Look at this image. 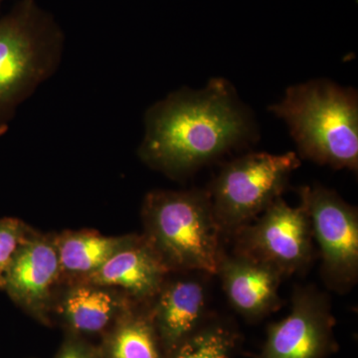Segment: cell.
Here are the masks:
<instances>
[{"mask_svg": "<svg viewBox=\"0 0 358 358\" xmlns=\"http://www.w3.org/2000/svg\"><path fill=\"white\" fill-rule=\"evenodd\" d=\"M237 345L235 331L220 322L200 327L169 358H232Z\"/></svg>", "mask_w": 358, "mask_h": 358, "instance_id": "16", "label": "cell"}, {"mask_svg": "<svg viewBox=\"0 0 358 358\" xmlns=\"http://www.w3.org/2000/svg\"><path fill=\"white\" fill-rule=\"evenodd\" d=\"M54 358H102L98 348L82 336L68 334Z\"/></svg>", "mask_w": 358, "mask_h": 358, "instance_id": "18", "label": "cell"}, {"mask_svg": "<svg viewBox=\"0 0 358 358\" xmlns=\"http://www.w3.org/2000/svg\"><path fill=\"white\" fill-rule=\"evenodd\" d=\"M102 358H164L150 312L129 308L103 334Z\"/></svg>", "mask_w": 358, "mask_h": 358, "instance_id": "15", "label": "cell"}, {"mask_svg": "<svg viewBox=\"0 0 358 358\" xmlns=\"http://www.w3.org/2000/svg\"><path fill=\"white\" fill-rule=\"evenodd\" d=\"M232 236L235 253L267 264L282 277L307 271L315 255L307 207L301 201L289 206L282 196Z\"/></svg>", "mask_w": 358, "mask_h": 358, "instance_id": "7", "label": "cell"}, {"mask_svg": "<svg viewBox=\"0 0 358 358\" xmlns=\"http://www.w3.org/2000/svg\"><path fill=\"white\" fill-rule=\"evenodd\" d=\"M17 218H0V289H3L7 268L21 244L33 232Z\"/></svg>", "mask_w": 358, "mask_h": 358, "instance_id": "17", "label": "cell"}, {"mask_svg": "<svg viewBox=\"0 0 358 358\" xmlns=\"http://www.w3.org/2000/svg\"><path fill=\"white\" fill-rule=\"evenodd\" d=\"M64 33L36 0H20L0 16V138L18 107L58 70Z\"/></svg>", "mask_w": 358, "mask_h": 358, "instance_id": "3", "label": "cell"}, {"mask_svg": "<svg viewBox=\"0 0 358 358\" xmlns=\"http://www.w3.org/2000/svg\"><path fill=\"white\" fill-rule=\"evenodd\" d=\"M231 306L247 320H261L281 306L282 275L267 264L241 254L222 253L217 274Z\"/></svg>", "mask_w": 358, "mask_h": 358, "instance_id": "10", "label": "cell"}, {"mask_svg": "<svg viewBox=\"0 0 358 358\" xmlns=\"http://www.w3.org/2000/svg\"><path fill=\"white\" fill-rule=\"evenodd\" d=\"M270 112L286 122L301 159L334 169H358V96L329 80L289 87Z\"/></svg>", "mask_w": 358, "mask_h": 358, "instance_id": "2", "label": "cell"}, {"mask_svg": "<svg viewBox=\"0 0 358 358\" xmlns=\"http://www.w3.org/2000/svg\"><path fill=\"white\" fill-rule=\"evenodd\" d=\"M133 306V301L117 289L74 282L54 306V312L59 313L69 334L84 338L105 334Z\"/></svg>", "mask_w": 358, "mask_h": 358, "instance_id": "13", "label": "cell"}, {"mask_svg": "<svg viewBox=\"0 0 358 358\" xmlns=\"http://www.w3.org/2000/svg\"><path fill=\"white\" fill-rule=\"evenodd\" d=\"M299 193L319 247L322 281L336 293H348L358 281L357 208L322 185L303 186Z\"/></svg>", "mask_w": 358, "mask_h": 358, "instance_id": "6", "label": "cell"}, {"mask_svg": "<svg viewBox=\"0 0 358 358\" xmlns=\"http://www.w3.org/2000/svg\"><path fill=\"white\" fill-rule=\"evenodd\" d=\"M254 126L227 80L183 88L147 110L141 159L169 178H182L248 143Z\"/></svg>", "mask_w": 358, "mask_h": 358, "instance_id": "1", "label": "cell"}, {"mask_svg": "<svg viewBox=\"0 0 358 358\" xmlns=\"http://www.w3.org/2000/svg\"><path fill=\"white\" fill-rule=\"evenodd\" d=\"M150 310L164 358H169L201 327L207 308L206 288L192 278L164 282Z\"/></svg>", "mask_w": 358, "mask_h": 358, "instance_id": "11", "label": "cell"}, {"mask_svg": "<svg viewBox=\"0 0 358 358\" xmlns=\"http://www.w3.org/2000/svg\"><path fill=\"white\" fill-rule=\"evenodd\" d=\"M334 326L329 296L313 286H296L289 315L268 327L258 358H326Z\"/></svg>", "mask_w": 358, "mask_h": 358, "instance_id": "8", "label": "cell"}, {"mask_svg": "<svg viewBox=\"0 0 358 358\" xmlns=\"http://www.w3.org/2000/svg\"><path fill=\"white\" fill-rule=\"evenodd\" d=\"M300 166L294 152H254L227 162L207 190L222 234L232 236L255 220L282 196L289 176Z\"/></svg>", "mask_w": 358, "mask_h": 358, "instance_id": "5", "label": "cell"}, {"mask_svg": "<svg viewBox=\"0 0 358 358\" xmlns=\"http://www.w3.org/2000/svg\"><path fill=\"white\" fill-rule=\"evenodd\" d=\"M4 0H0V7H1L2 3H3Z\"/></svg>", "mask_w": 358, "mask_h": 358, "instance_id": "19", "label": "cell"}, {"mask_svg": "<svg viewBox=\"0 0 358 358\" xmlns=\"http://www.w3.org/2000/svg\"><path fill=\"white\" fill-rule=\"evenodd\" d=\"M61 280L56 235L33 231L7 268L3 289L28 315L41 324H50L54 291Z\"/></svg>", "mask_w": 358, "mask_h": 358, "instance_id": "9", "label": "cell"}, {"mask_svg": "<svg viewBox=\"0 0 358 358\" xmlns=\"http://www.w3.org/2000/svg\"><path fill=\"white\" fill-rule=\"evenodd\" d=\"M169 271L143 236L122 250L105 265L81 281L110 289H120L131 301L154 300Z\"/></svg>", "mask_w": 358, "mask_h": 358, "instance_id": "12", "label": "cell"}, {"mask_svg": "<svg viewBox=\"0 0 358 358\" xmlns=\"http://www.w3.org/2000/svg\"><path fill=\"white\" fill-rule=\"evenodd\" d=\"M145 241L169 272L217 274L221 232L207 190H155L143 205Z\"/></svg>", "mask_w": 358, "mask_h": 358, "instance_id": "4", "label": "cell"}, {"mask_svg": "<svg viewBox=\"0 0 358 358\" xmlns=\"http://www.w3.org/2000/svg\"><path fill=\"white\" fill-rule=\"evenodd\" d=\"M138 235L103 236L96 231H65L56 235L62 280L81 281L93 274L112 257L131 246Z\"/></svg>", "mask_w": 358, "mask_h": 358, "instance_id": "14", "label": "cell"}]
</instances>
